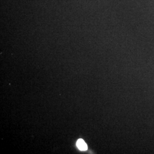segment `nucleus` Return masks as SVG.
Instances as JSON below:
<instances>
[{
  "mask_svg": "<svg viewBox=\"0 0 154 154\" xmlns=\"http://www.w3.org/2000/svg\"><path fill=\"white\" fill-rule=\"evenodd\" d=\"M77 146V147H78V149H81V151H86L88 149L87 144L82 139H79L78 140Z\"/></svg>",
  "mask_w": 154,
  "mask_h": 154,
  "instance_id": "1",
  "label": "nucleus"
}]
</instances>
